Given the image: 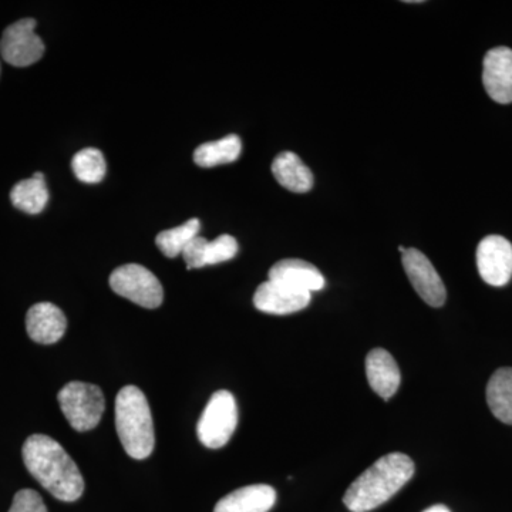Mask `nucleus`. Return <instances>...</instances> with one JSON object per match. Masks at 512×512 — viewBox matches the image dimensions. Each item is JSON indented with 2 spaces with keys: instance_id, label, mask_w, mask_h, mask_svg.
I'll list each match as a JSON object with an SVG mask.
<instances>
[{
  "instance_id": "a211bd4d",
  "label": "nucleus",
  "mask_w": 512,
  "mask_h": 512,
  "mask_svg": "<svg viewBox=\"0 0 512 512\" xmlns=\"http://www.w3.org/2000/svg\"><path fill=\"white\" fill-rule=\"evenodd\" d=\"M10 201H12L13 207L26 212V214H40L49 202L45 175L36 173L28 180L20 181L10 191Z\"/></svg>"
},
{
  "instance_id": "7ed1b4c3",
  "label": "nucleus",
  "mask_w": 512,
  "mask_h": 512,
  "mask_svg": "<svg viewBox=\"0 0 512 512\" xmlns=\"http://www.w3.org/2000/svg\"><path fill=\"white\" fill-rule=\"evenodd\" d=\"M116 429L128 456L146 460L156 446L153 416L144 393L126 386L116 399Z\"/></svg>"
},
{
  "instance_id": "dca6fc26",
  "label": "nucleus",
  "mask_w": 512,
  "mask_h": 512,
  "mask_svg": "<svg viewBox=\"0 0 512 512\" xmlns=\"http://www.w3.org/2000/svg\"><path fill=\"white\" fill-rule=\"evenodd\" d=\"M275 503L276 491L271 485H247L225 495L215 505L214 512H268Z\"/></svg>"
},
{
  "instance_id": "f03ea898",
  "label": "nucleus",
  "mask_w": 512,
  "mask_h": 512,
  "mask_svg": "<svg viewBox=\"0 0 512 512\" xmlns=\"http://www.w3.org/2000/svg\"><path fill=\"white\" fill-rule=\"evenodd\" d=\"M414 463L403 453H390L350 484L343 503L352 512H369L387 503L412 480Z\"/></svg>"
},
{
  "instance_id": "423d86ee",
  "label": "nucleus",
  "mask_w": 512,
  "mask_h": 512,
  "mask_svg": "<svg viewBox=\"0 0 512 512\" xmlns=\"http://www.w3.org/2000/svg\"><path fill=\"white\" fill-rule=\"evenodd\" d=\"M110 286L117 295L143 308L156 309L163 303V285L150 269L141 265L117 268L110 276Z\"/></svg>"
},
{
  "instance_id": "412c9836",
  "label": "nucleus",
  "mask_w": 512,
  "mask_h": 512,
  "mask_svg": "<svg viewBox=\"0 0 512 512\" xmlns=\"http://www.w3.org/2000/svg\"><path fill=\"white\" fill-rule=\"evenodd\" d=\"M200 228V220L194 218L180 227L160 232L156 238L157 247L167 258H177L178 255H183L184 249L192 239L200 235Z\"/></svg>"
},
{
  "instance_id": "f8f14e48",
  "label": "nucleus",
  "mask_w": 512,
  "mask_h": 512,
  "mask_svg": "<svg viewBox=\"0 0 512 512\" xmlns=\"http://www.w3.org/2000/svg\"><path fill=\"white\" fill-rule=\"evenodd\" d=\"M67 319L62 309L50 302L33 305L26 315V330L29 338L40 345H53L63 338Z\"/></svg>"
},
{
  "instance_id": "6ab92c4d",
  "label": "nucleus",
  "mask_w": 512,
  "mask_h": 512,
  "mask_svg": "<svg viewBox=\"0 0 512 512\" xmlns=\"http://www.w3.org/2000/svg\"><path fill=\"white\" fill-rule=\"evenodd\" d=\"M487 403L498 420L512 426V369L503 367L487 384Z\"/></svg>"
},
{
  "instance_id": "ddd939ff",
  "label": "nucleus",
  "mask_w": 512,
  "mask_h": 512,
  "mask_svg": "<svg viewBox=\"0 0 512 512\" xmlns=\"http://www.w3.org/2000/svg\"><path fill=\"white\" fill-rule=\"evenodd\" d=\"M269 281L302 292L322 291L325 278L315 265L301 259H284L269 269Z\"/></svg>"
},
{
  "instance_id": "9d476101",
  "label": "nucleus",
  "mask_w": 512,
  "mask_h": 512,
  "mask_svg": "<svg viewBox=\"0 0 512 512\" xmlns=\"http://www.w3.org/2000/svg\"><path fill=\"white\" fill-rule=\"evenodd\" d=\"M485 92L500 104L512 103V50L495 47L484 57Z\"/></svg>"
},
{
  "instance_id": "4be33fe9",
  "label": "nucleus",
  "mask_w": 512,
  "mask_h": 512,
  "mask_svg": "<svg viewBox=\"0 0 512 512\" xmlns=\"http://www.w3.org/2000/svg\"><path fill=\"white\" fill-rule=\"evenodd\" d=\"M72 168L77 180L86 184H97L103 181L107 164L100 150L84 148L73 157Z\"/></svg>"
},
{
  "instance_id": "4468645a",
  "label": "nucleus",
  "mask_w": 512,
  "mask_h": 512,
  "mask_svg": "<svg viewBox=\"0 0 512 512\" xmlns=\"http://www.w3.org/2000/svg\"><path fill=\"white\" fill-rule=\"evenodd\" d=\"M238 249L237 239L231 235H221L214 241H208L198 235L187 245L181 256L188 269H198L231 261L238 254Z\"/></svg>"
},
{
  "instance_id": "5701e85b",
  "label": "nucleus",
  "mask_w": 512,
  "mask_h": 512,
  "mask_svg": "<svg viewBox=\"0 0 512 512\" xmlns=\"http://www.w3.org/2000/svg\"><path fill=\"white\" fill-rule=\"evenodd\" d=\"M9 512H47V508L35 490H20L13 498Z\"/></svg>"
},
{
  "instance_id": "1a4fd4ad",
  "label": "nucleus",
  "mask_w": 512,
  "mask_h": 512,
  "mask_svg": "<svg viewBox=\"0 0 512 512\" xmlns=\"http://www.w3.org/2000/svg\"><path fill=\"white\" fill-rule=\"evenodd\" d=\"M477 268L491 286H504L512 276V245L500 235H490L478 244Z\"/></svg>"
},
{
  "instance_id": "39448f33",
  "label": "nucleus",
  "mask_w": 512,
  "mask_h": 512,
  "mask_svg": "<svg viewBox=\"0 0 512 512\" xmlns=\"http://www.w3.org/2000/svg\"><path fill=\"white\" fill-rule=\"evenodd\" d=\"M238 424V407L235 397L227 390L212 394L198 421V439L211 450L222 448L231 440Z\"/></svg>"
},
{
  "instance_id": "20e7f679",
  "label": "nucleus",
  "mask_w": 512,
  "mask_h": 512,
  "mask_svg": "<svg viewBox=\"0 0 512 512\" xmlns=\"http://www.w3.org/2000/svg\"><path fill=\"white\" fill-rule=\"evenodd\" d=\"M57 400L64 417L76 431L96 429L106 407L103 392L92 383H67L57 394Z\"/></svg>"
},
{
  "instance_id": "aec40b11",
  "label": "nucleus",
  "mask_w": 512,
  "mask_h": 512,
  "mask_svg": "<svg viewBox=\"0 0 512 512\" xmlns=\"http://www.w3.org/2000/svg\"><path fill=\"white\" fill-rule=\"evenodd\" d=\"M241 150V138L237 134H231V136L221 138V140L202 144L194 151V161L202 168L231 164L241 156Z\"/></svg>"
},
{
  "instance_id": "b1692460",
  "label": "nucleus",
  "mask_w": 512,
  "mask_h": 512,
  "mask_svg": "<svg viewBox=\"0 0 512 512\" xmlns=\"http://www.w3.org/2000/svg\"><path fill=\"white\" fill-rule=\"evenodd\" d=\"M423 512H451L448 510L446 505H433V507L427 508L426 511Z\"/></svg>"
},
{
  "instance_id": "f257e3e1",
  "label": "nucleus",
  "mask_w": 512,
  "mask_h": 512,
  "mask_svg": "<svg viewBox=\"0 0 512 512\" xmlns=\"http://www.w3.org/2000/svg\"><path fill=\"white\" fill-rule=\"evenodd\" d=\"M22 456L32 477L57 500L73 503L82 497V473L73 458L52 437L45 434L30 436L23 444Z\"/></svg>"
},
{
  "instance_id": "0eeeda50",
  "label": "nucleus",
  "mask_w": 512,
  "mask_h": 512,
  "mask_svg": "<svg viewBox=\"0 0 512 512\" xmlns=\"http://www.w3.org/2000/svg\"><path fill=\"white\" fill-rule=\"evenodd\" d=\"M36 25L35 19H22L3 32L0 55L10 66H32L45 55V43L36 35Z\"/></svg>"
},
{
  "instance_id": "6e6552de",
  "label": "nucleus",
  "mask_w": 512,
  "mask_h": 512,
  "mask_svg": "<svg viewBox=\"0 0 512 512\" xmlns=\"http://www.w3.org/2000/svg\"><path fill=\"white\" fill-rule=\"evenodd\" d=\"M402 262L407 278L420 298L433 308L443 306L447 299L446 286L429 258L419 249L407 248L402 254Z\"/></svg>"
},
{
  "instance_id": "9b49d317",
  "label": "nucleus",
  "mask_w": 512,
  "mask_h": 512,
  "mask_svg": "<svg viewBox=\"0 0 512 512\" xmlns=\"http://www.w3.org/2000/svg\"><path fill=\"white\" fill-rule=\"evenodd\" d=\"M311 299L309 292L296 291V289L266 281L256 289L254 305L258 311L269 313V315H291L309 306Z\"/></svg>"
},
{
  "instance_id": "2eb2a0df",
  "label": "nucleus",
  "mask_w": 512,
  "mask_h": 512,
  "mask_svg": "<svg viewBox=\"0 0 512 512\" xmlns=\"http://www.w3.org/2000/svg\"><path fill=\"white\" fill-rule=\"evenodd\" d=\"M366 375L373 392L383 400H390L399 390L402 375L396 360L387 350H370L366 357Z\"/></svg>"
},
{
  "instance_id": "f3484780",
  "label": "nucleus",
  "mask_w": 512,
  "mask_h": 512,
  "mask_svg": "<svg viewBox=\"0 0 512 512\" xmlns=\"http://www.w3.org/2000/svg\"><path fill=\"white\" fill-rule=\"evenodd\" d=\"M272 174L286 190L298 192V194L312 190V171L291 151H284L275 158L272 163Z\"/></svg>"
}]
</instances>
